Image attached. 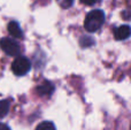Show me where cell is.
<instances>
[{
    "label": "cell",
    "mask_w": 131,
    "mask_h": 130,
    "mask_svg": "<svg viewBox=\"0 0 131 130\" xmlns=\"http://www.w3.org/2000/svg\"><path fill=\"white\" fill-rule=\"evenodd\" d=\"M105 22V13L100 9H94L86 15L84 21V28L89 32H95L101 28Z\"/></svg>",
    "instance_id": "cell-1"
},
{
    "label": "cell",
    "mask_w": 131,
    "mask_h": 130,
    "mask_svg": "<svg viewBox=\"0 0 131 130\" xmlns=\"http://www.w3.org/2000/svg\"><path fill=\"white\" fill-rule=\"evenodd\" d=\"M31 69V62L29 59L24 57H18L14 60L13 64H12V70L15 75L23 76Z\"/></svg>",
    "instance_id": "cell-2"
},
{
    "label": "cell",
    "mask_w": 131,
    "mask_h": 130,
    "mask_svg": "<svg viewBox=\"0 0 131 130\" xmlns=\"http://www.w3.org/2000/svg\"><path fill=\"white\" fill-rule=\"evenodd\" d=\"M0 47L6 54L10 55V57L18 55V53H20V46L12 38H2L0 40Z\"/></svg>",
    "instance_id": "cell-3"
},
{
    "label": "cell",
    "mask_w": 131,
    "mask_h": 130,
    "mask_svg": "<svg viewBox=\"0 0 131 130\" xmlns=\"http://www.w3.org/2000/svg\"><path fill=\"white\" fill-rule=\"evenodd\" d=\"M114 36L117 40H124L131 36V28L129 25H121L114 31Z\"/></svg>",
    "instance_id": "cell-4"
},
{
    "label": "cell",
    "mask_w": 131,
    "mask_h": 130,
    "mask_svg": "<svg viewBox=\"0 0 131 130\" xmlns=\"http://www.w3.org/2000/svg\"><path fill=\"white\" fill-rule=\"evenodd\" d=\"M53 91H54V86L50 82H44L37 88V92L40 96H50L53 93Z\"/></svg>",
    "instance_id": "cell-5"
},
{
    "label": "cell",
    "mask_w": 131,
    "mask_h": 130,
    "mask_svg": "<svg viewBox=\"0 0 131 130\" xmlns=\"http://www.w3.org/2000/svg\"><path fill=\"white\" fill-rule=\"evenodd\" d=\"M8 32L10 34L12 37H15V38H22V36H23V32L21 30L18 23L14 22V21L8 24Z\"/></svg>",
    "instance_id": "cell-6"
},
{
    "label": "cell",
    "mask_w": 131,
    "mask_h": 130,
    "mask_svg": "<svg viewBox=\"0 0 131 130\" xmlns=\"http://www.w3.org/2000/svg\"><path fill=\"white\" fill-rule=\"evenodd\" d=\"M9 107H10L9 100H1L0 101V119L6 116L8 111H9Z\"/></svg>",
    "instance_id": "cell-7"
},
{
    "label": "cell",
    "mask_w": 131,
    "mask_h": 130,
    "mask_svg": "<svg viewBox=\"0 0 131 130\" xmlns=\"http://www.w3.org/2000/svg\"><path fill=\"white\" fill-rule=\"evenodd\" d=\"M36 130H55V126L50 121H44L37 126Z\"/></svg>",
    "instance_id": "cell-8"
},
{
    "label": "cell",
    "mask_w": 131,
    "mask_h": 130,
    "mask_svg": "<svg viewBox=\"0 0 131 130\" xmlns=\"http://www.w3.org/2000/svg\"><path fill=\"white\" fill-rule=\"evenodd\" d=\"M57 1H58V4L64 9L71 7V5L74 4V0H57Z\"/></svg>",
    "instance_id": "cell-9"
},
{
    "label": "cell",
    "mask_w": 131,
    "mask_h": 130,
    "mask_svg": "<svg viewBox=\"0 0 131 130\" xmlns=\"http://www.w3.org/2000/svg\"><path fill=\"white\" fill-rule=\"evenodd\" d=\"M95 1H97V0H81L82 4L88 5V6H91V5H94V4H95Z\"/></svg>",
    "instance_id": "cell-10"
},
{
    "label": "cell",
    "mask_w": 131,
    "mask_h": 130,
    "mask_svg": "<svg viewBox=\"0 0 131 130\" xmlns=\"http://www.w3.org/2000/svg\"><path fill=\"white\" fill-rule=\"evenodd\" d=\"M0 130H10V129H9V127L6 126V124L0 123Z\"/></svg>",
    "instance_id": "cell-11"
},
{
    "label": "cell",
    "mask_w": 131,
    "mask_h": 130,
    "mask_svg": "<svg viewBox=\"0 0 131 130\" xmlns=\"http://www.w3.org/2000/svg\"><path fill=\"white\" fill-rule=\"evenodd\" d=\"M130 130H131V127H130Z\"/></svg>",
    "instance_id": "cell-12"
}]
</instances>
